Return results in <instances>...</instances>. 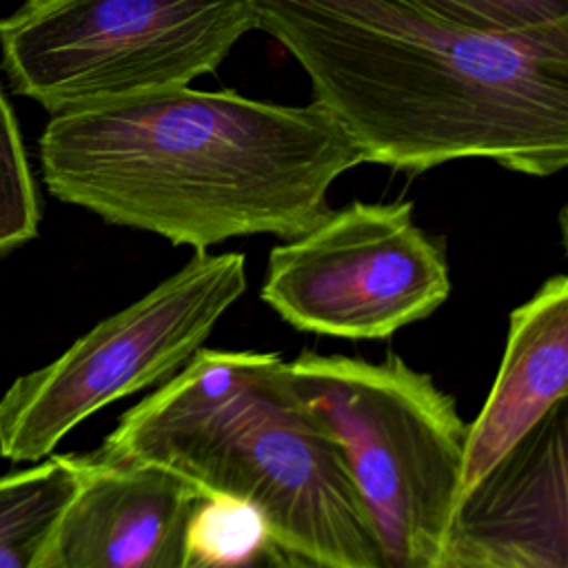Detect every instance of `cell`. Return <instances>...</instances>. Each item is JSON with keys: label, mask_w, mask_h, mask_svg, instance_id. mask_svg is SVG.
<instances>
[{"label": "cell", "mask_w": 568, "mask_h": 568, "mask_svg": "<svg viewBox=\"0 0 568 568\" xmlns=\"http://www.w3.org/2000/svg\"><path fill=\"white\" fill-rule=\"evenodd\" d=\"M40 204L16 113L0 87V251L38 233Z\"/></svg>", "instance_id": "cell-13"}, {"label": "cell", "mask_w": 568, "mask_h": 568, "mask_svg": "<svg viewBox=\"0 0 568 568\" xmlns=\"http://www.w3.org/2000/svg\"><path fill=\"white\" fill-rule=\"evenodd\" d=\"M186 541L191 555L235 564L255 557L271 537L255 508L226 497H202L191 515Z\"/></svg>", "instance_id": "cell-12"}, {"label": "cell", "mask_w": 568, "mask_h": 568, "mask_svg": "<svg viewBox=\"0 0 568 568\" xmlns=\"http://www.w3.org/2000/svg\"><path fill=\"white\" fill-rule=\"evenodd\" d=\"M446 18L488 33H535L568 24V0H424Z\"/></svg>", "instance_id": "cell-14"}, {"label": "cell", "mask_w": 568, "mask_h": 568, "mask_svg": "<svg viewBox=\"0 0 568 568\" xmlns=\"http://www.w3.org/2000/svg\"><path fill=\"white\" fill-rule=\"evenodd\" d=\"M91 457L151 464L242 501L277 548L322 568H386L339 444L277 353L200 348Z\"/></svg>", "instance_id": "cell-3"}, {"label": "cell", "mask_w": 568, "mask_h": 568, "mask_svg": "<svg viewBox=\"0 0 568 568\" xmlns=\"http://www.w3.org/2000/svg\"><path fill=\"white\" fill-rule=\"evenodd\" d=\"M566 395L568 280L555 275L510 313L506 351L495 384L479 415L466 428L457 506Z\"/></svg>", "instance_id": "cell-10"}, {"label": "cell", "mask_w": 568, "mask_h": 568, "mask_svg": "<svg viewBox=\"0 0 568 568\" xmlns=\"http://www.w3.org/2000/svg\"><path fill=\"white\" fill-rule=\"evenodd\" d=\"M51 526L31 535L0 541V568H58L47 550Z\"/></svg>", "instance_id": "cell-15"}, {"label": "cell", "mask_w": 568, "mask_h": 568, "mask_svg": "<svg viewBox=\"0 0 568 568\" xmlns=\"http://www.w3.org/2000/svg\"><path fill=\"white\" fill-rule=\"evenodd\" d=\"M202 497L164 468L82 455L78 490L53 521L47 550L58 568H184Z\"/></svg>", "instance_id": "cell-8"}, {"label": "cell", "mask_w": 568, "mask_h": 568, "mask_svg": "<svg viewBox=\"0 0 568 568\" xmlns=\"http://www.w3.org/2000/svg\"><path fill=\"white\" fill-rule=\"evenodd\" d=\"M255 29L364 162L415 175L481 158L537 178L568 164V24L508 36L424 0H255Z\"/></svg>", "instance_id": "cell-1"}, {"label": "cell", "mask_w": 568, "mask_h": 568, "mask_svg": "<svg viewBox=\"0 0 568 568\" xmlns=\"http://www.w3.org/2000/svg\"><path fill=\"white\" fill-rule=\"evenodd\" d=\"M450 293L446 251L413 202H351L268 255L262 300L291 326L382 339L428 317Z\"/></svg>", "instance_id": "cell-7"}, {"label": "cell", "mask_w": 568, "mask_h": 568, "mask_svg": "<svg viewBox=\"0 0 568 568\" xmlns=\"http://www.w3.org/2000/svg\"><path fill=\"white\" fill-rule=\"evenodd\" d=\"M255 29V0H24L0 20L13 91L49 113L213 73Z\"/></svg>", "instance_id": "cell-5"}, {"label": "cell", "mask_w": 568, "mask_h": 568, "mask_svg": "<svg viewBox=\"0 0 568 568\" xmlns=\"http://www.w3.org/2000/svg\"><path fill=\"white\" fill-rule=\"evenodd\" d=\"M264 568H322V566H317L308 559H302L297 555H291V552L277 548L275 544H271L268 552H266Z\"/></svg>", "instance_id": "cell-18"}, {"label": "cell", "mask_w": 568, "mask_h": 568, "mask_svg": "<svg viewBox=\"0 0 568 568\" xmlns=\"http://www.w3.org/2000/svg\"><path fill=\"white\" fill-rule=\"evenodd\" d=\"M364 155L320 104L288 106L191 87L51 113L47 189L102 220L204 253L231 237L293 240Z\"/></svg>", "instance_id": "cell-2"}, {"label": "cell", "mask_w": 568, "mask_h": 568, "mask_svg": "<svg viewBox=\"0 0 568 568\" xmlns=\"http://www.w3.org/2000/svg\"><path fill=\"white\" fill-rule=\"evenodd\" d=\"M246 288L242 253H197L0 397V455L38 462L95 410L173 377Z\"/></svg>", "instance_id": "cell-6"}, {"label": "cell", "mask_w": 568, "mask_h": 568, "mask_svg": "<svg viewBox=\"0 0 568 568\" xmlns=\"http://www.w3.org/2000/svg\"><path fill=\"white\" fill-rule=\"evenodd\" d=\"M566 426L564 399L459 501L448 537L519 568H568Z\"/></svg>", "instance_id": "cell-9"}, {"label": "cell", "mask_w": 568, "mask_h": 568, "mask_svg": "<svg viewBox=\"0 0 568 568\" xmlns=\"http://www.w3.org/2000/svg\"><path fill=\"white\" fill-rule=\"evenodd\" d=\"M80 455H55L0 477V541L49 528L78 490Z\"/></svg>", "instance_id": "cell-11"}, {"label": "cell", "mask_w": 568, "mask_h": 568, "mask_svg": "<svg viewBox=\"0 0 568 568\" xmlns=\"http://www.w3.org/2000/svg\"><path fill=\"white\" fill-rule=\"evenodd\" d=\"M273 541H268L255 557L246 559V561H235V564H222V561H209V559H202L197 555H186V564L184 568H264V561H266V552H268V546Z\"/></svg>", "instance_id": "cell-17"}, {"label": "cell", "mask_w": 568, "mask_h": 568, "mask_svg": "<svg viewBox=\"0 0 568 568\" xmlns=\"http://www.w3.org/2000/svg\"><path fill=\"white\" fill-rule=\"evenodd\" d=\"M286 373L339 444L386 568H435L457 506L468 424L397 355L302 353Z\"/></svg>", "instance_id": "cell-4"}, {"label": "cell", "mask_w": 568, "mask_h": 568, "mask_svg": "<svg viewBox=\"0 0 568 568\" xmlns=\"http://www.w3.org/2000/svg\"><path fill=\"white\" fill-rule=\"evenodd\" d=\"M435 568H519V566L508 564L477 548L470 541H464L459 537H448Z\"/></svg>", "instance_id": "cell-16"}]
</instances>
